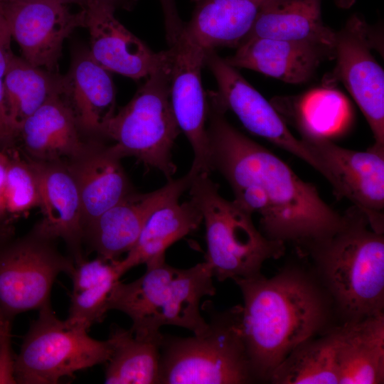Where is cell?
Here are the masks:
<instances>
[{
  "mask_svg": "<svg viewBox=\"0 0 384 384\" xmlns=\"http://www.w3.org/2000/svg\"><path fill=\"white\" fill-rule=\"evenodd\" d=\"M63 76L36 67L11 53L4 80V103L11 143L21 124L62 92Z\"/></svg>",
  "mask_w": 384,
  "mask_h": 384,
  "instance_id": "cell-26",
  "label": "cell"
},
{
  "mask_svg": "<svg viewBox=\"0 0 384 384\" xmlns=\"http://www.w3.org/2000/svg\"><path fill=\"white\" fill-rule=\"evenodd\" d=\"M336 326L295 347L272 373L274 384H338Z\"/></svg>",
  "mask_w": 384,
  "mask_h": 384,
  "instance_id": "cell-29",
  "label": "cell"
},
{
  "mask_svg": "<svg viewBox=\"0 0 384 384\" xmlns=\"http://www.w3.org/2000/svg\"><path fill=\"white\" fill-rule=\"evenodd\" d=\"M115 8L117 0H103ZM164 14V26L168 31H174L180 27L182 21L178 15L175 0H159Z\"/></svg>",
  "mask_w": 384,
  "mask_h": 384,
  "instance_id": "cell-36",
  "label": "cell"
},
{
  "mask_svg": "<svg viewBox=\"0 0 384 384\" xmlns=\"http://www.w3.org/2000/svg\"><path fill=\"white\" fill-rule=\"evenodd\" d=\"M233 281L242 295L239 326L256 381H269L295 347L333 327L331 300L318 278L301 267Z\"/></svg>",
  "mask_w": 384,
  "mask_h": 384,
  "instance_id": "cell-2",
  "label": "cell"
},
{
  "mask_svg": "<svg viewBox=\"0 0 384 384\" xmlns=\"http://www.w3.org/2000/svg\"><path fill=\"white\" fill-rule=\"evenodd\" d=\"M226 111L208 97L206 129L212 171L228 182L235 202L260 215L265 236L308 255L341 228L343 214L323 200L313 183L231 125Z\"/></svg>",
  "mask_w": 384,
  "mask_h": 384,
  "instance_id": "cell-1",
  "label": "cell"
},
{
  "mask_svg": "<svg viewBox=\"0 0 384 384\" xmlns=\"http://www.w3.org/2000/svg\"><path fill=\"white\" fill-rule=\"evenodd\" d=\"M196 176L189 171L156 191L129 193L86 228L85 243L97 257L108 261L118 260L133 247L151 215L160 207L178 201Z\"/></svg>",
  "mask_w": 384,
  "mask_h": 384,
  "instance_id": "cell-14",
  "label": "cell"
},
{
  "mask_svg": "<svg viewBox=\"0 0 384 384\" xmlns=\"http://www.w3.org/2000/svg\"><path fill=\"white\" fill-rule=\"evenodd\" d=\"M14 236V230H5L0 228V242Z\"/></svg>",
  "mask_w": 384,
  "mask_h": 384,
  "instance_id": "cell-39",
  "label": "cell"
},
{
  "mask_svg": "<svg viewBox=\"0 0 384 384\" xmlns=\"http://www.w3.org/2000/svg\"><path fill=\"white\" fill-rule=\"evenodd\" d=\"M82 134L73 111L58 94L21 124L14 140L20 141L19 150L31 159L66 161L82 149L86 140Z\"/></svg>",
  "mask_w": 384,
  "mask_h": 384,
  "instance_id": "cell-21",
  "label": "cell"
},
{
  "mask_svg": "<svg viewBox=\"0 0 384 384\" xmlns=\"http://www.w3.org/2000/svg\"><path fill=\"white\" fill-rule=\"evenodd\" d=\"M338 384L384 383V313L336 326Z\"/></svg>",
  "mask_w": 384,
  "mask_h": 384,
  "instance_id": "cell-23",
  "label": "cell"
},
{
  "mask_svg": "<svg viewBox=\"0 0 384 384\" xmlns=\"http://www.w3.org/2000/svg\"><path fill=\"white\" fill-rule=\"evenodd\" d=\"M11 36L31 65L58 73L64 40L85 26V11H70L67 4L53 0H0Z\"/></svg>",
  "mask_w": 384,
  "mask_h": 384,
  "instance_id": "cell-13",
  "label": "cell"
},
{
  "mask_svg": "<svg viewBox=\"0 0 384 384\" xmlns=\"http://www.w3.org/2000/svg\"><path fill=\"white\" fill-rule=\"evenodd\" d=\"M117 260L108 261L100 257L92 260L75 263L69 276L73 282V292H78L110 279L119 280L122 274Z\"/></svg>",
  "mask_w": 384,
  "mask_h": 384,
  "instance_id": "cell-32",
  "label": "cell"
},
{
  "mask_svg": "<svg viewBox=\"0 0 384 384\" xmlns=\"http://www.w3.org/2000/svg\"><path fill=\"white\" fill-rule=\"evenodd\" d=\"M279 105L278 112L290 117L300 134L332 140L344 134L353 121L346 97L331 87H316L294 99L280 101Z\"/></svg>",
  "mask_w": 384,
  "mask_h": 384,
  "instance_id": "cell-28",
  "label": "cell"
},
{
  "mask_svg": "<svg viewBox=\"0 0 384 384\" xmlns=\"http://www.w3.org/2000/svg\"><path fill=\"white\" fill-rule=\"evenodd\" d=\"M188 190L205 223V261L219 282L260 276L264 262L284 255L286 245L265 236L255 227L252 214L222 197L208 174H197Z\"/></svg>",
  "mask_w": 384,
  "mask_h": 384,
  "instance_id": "cell-5",
  "label": "cell"
},
{
  "mask_svg": "<svg viewBox=\"0 0 384 384\" xmlns=\"http://www.w3.org/2000/svg\"><path fill=\"white\" fill-rule=\"evenodd\" d=\"M11 36L0 6V145L11 140L9 121L4 103V80L9 58Z\"/></svg>",
  "mask_w": 384,
  "mask_h": 384,
  "instance_id": "cell-33",
  "label": "cell"
},
{
  "mask_svg": "<svg viewBox=\"0 0 384 384\" xmlns=\"http://www.w3.org/2000/svg\"><path fill=\"white\" fill-rule=\"evenodd\" d=\"M169 60L146 78L131 100L109 121L105 138L122 157L133 156L161 171L169 180L176 171L171 149L181 129L171 102Z\"/></svg>",
  "mask_w": 384,
  "mask_h": 384,
  "instance_id": "cell-7",
  "label": "cell"
},
{
  "mask_svg": "<svg viewBox=\"0 0 384 384\" xmlns=\"http://www.w3.org/2000/svg\"><path fill=\"white\" fill-rule=\"evenodd\" d=\"M201 210L190 199L166 204L155 210L146 222L136 243L117 266L122 275L141 264L146 266L165 261V252L175 242L198 228Z\"/></svg>",
  "mask_w": 384,
  "mask_h": 384,
  "instance_id": "cell-25",
  "label": "cell"
},
{
  "mask_svg": "<svg viewBox=\"0 0 384 384\" xmlns=\"http://www.w3.org/2000/svg\"><path fill=\"white\" fill-rule=\"evenodd\" d=\"M55 242L33 228L0 242V310L7 319L50 305L56 277L70 274L75 263Z\"/></svg>",
  "mask_w": 384,
  "mask_h": 384,
  "instance_id": "cell-9",
  "label": "cell"
},
{
  "mask_svg": "<svg viewBox=\"0 0 384 384\" xmlns=\"http://www.w3.org/2000/svg\"><path fill=\"white\" fill-rule=\"evenodd\" d=\"M9 164V154L6 147L0 149V228L14 229L10 222L5 199L6 176Z\"/></svg>",
  "mask_w": 384,
  "mask_h": 384,
  "instance_id": "cell-35",
  "label": "cell"
},
{
  "mask_svg": "<svg viewBox=\"0 0 384 384\" xmlns=\"http://www.w3.org/2000/svg\"><path fill=\"white\" fill-rule=\"evenodd\" d=\"M27 158L38 178L42 213L41 220L33 228L52 240H63L70 257L78 263L84 260L82 206L77 184L66 161Z\"/></svg>",
  "mask_w": 384,
  "mask_h": 384,
  "instance_id": "cell-17",
  "label": "cell"
},
{
  "mask_svg": "<svg viewBox=\"0 0 384 384\" xmlns=\"http://www.w3.org/2000/svg\"><path fill=\"white\" fill-rule=\"evenodd\" d=\"M334 49L306 42L267 38H247L233 55L224 58L234 68H247L289 84L309 81Z\"/></svg>",
  "mask_w": 384,
  "mask_h": 384,
  "instance_id": "cell-19",
  "label": "cell"
},
{
  "mask_svg": "<svg viewBox=\"0 0 384 384\" xmlns=\"http://www.w3.org/2000/svg\"><path fill=\"white\" fill-rule=\"evenodd\" d=\"M370 27L351 16L336 31L334 78L341 80L364 115L373 135L370 148L384 152V71L371 49Z\"/></svg>",
  "mask_w": 384,
  "mask_h": 384,
  "instance_id": "cell-11",
  "label": "cell"
},
{
  "mask_svg": "<svg viewBox=\"0 0 384 384\" xmlns=\"http://www.w3.org/2000/svg\"><path fill=\"white\" fill-rule=\"evenodd\" d=\"M85 26L90 34L91 57L107 70L139 80L166 63L172 48L153 51L114 16V7L103 0H85Z\"/></svg>",
  "mask_w": 384,
  "mask_h": 384,
  "instance_id": "cell-15",
  "label": "cell"
},
{
  "mask_svg": "<svg viewBox=\"0 0 384 384\" xmlns=\"http://www.w3.org/2000/svg\"><path fill=\"white\" fill-rule=\"evenodd\" d=\"M106 140L90 138L78 155L66 160L80 197L84 234L102 213L134 191L122 158Z\"/></svg>",
  "mask_w": 384,
  "mask_h": 384,
  "instance_id": "cell-18",
  "label": "cell"
},
{
  "mask_svg": "<svg viewBox=\"0 0 384 384\" xmlns=\"http://www.w3.org/2000/svg\"><path fill=\"white\" fill-rule=\"evenodd\" d=\"M321 4V0H265L245 39L306 42L334 50L336 31L324 24Z\"/></svg>",
  "mask_w": 384,
  "mask_h": 384,
  "instance_id": "cell-24",
  "label": "cell"
},
{
  "mask_svg": "<svg viewBox=\"0 0 384 384\" xmlns=\"http://www.w3.org/2000/svg\"><path fill=\"white\" fill-rule=\"evenodd\" d=\"M38 311L15 356L16 383L55 384L77 371L107 363L111 355L108 340L92 338L87 329L58 319L50 304Z\"/></svg>",
  "mask_w": 384,
  "mask_h": 384,
  "instance_id": "cell-8",
  "label": "cell"
},
{
  "mask_svg": "<svg viewBox=\"0 0 384 384\" xmlns=\"http://www.w3.org/2000/svg\"><path fill=\"white\" fill-rule=\"evenodd\" d=\"M60 95L82 134L105 139V129L115 114L116 90L110 72L98 64L89 51L80 52L73 58L63 76Z\"/></svg>",
  "mask_w": 384,
  "mask_h": 384,
  "instance_id": "cell-20",
  "label": "cell"
},
{
  "mask_svg": "<svg viewBox=\"0 0 384 384\" xmlns=\"http://www.w3.org/2000/svg\"><path fill=\"white\" fill-rule=\"evenodd\" d=\"M205 65L212 72L218 85L213 92L217 101L233 111L251 133L303 160L322 175L330 176L322 161L287 127L284 118L236 70L220 57L215 50L206 52Z\"/></svg>",
  "mask_w": 384,
  "mask_h": 384,
  "instance_id": "cell-10",
  "label": "cell"
},
{
  "mask_svg": "<svg viewBox=\"0 0 384 384\" xmlns=\"http://www.w3.org/2000/svg\"><path fill=\"white\" fill-rule=\"evenodd\" d=\"M9 154L6 176L5 199L10 218L39 208L41 203L38 178L35 170L18 148L4 146Z\"/></svg>",
  "mask_w": 384,
  "mask_h": 384,
  "instance_id": "cell-30",
  "label": "cell"
},
{
  "mask_svg": "<svg viewBox=\"0 0 384 384\" xmlns=\"http://www.w3.org/2000/svg\"><path fill=\"white\" fill-rule=\"evenodd\" d=\"M213 277L206 261L188 269L162 261L146 266L144 274L131 282L117 281L109 294L107 308L129 316L130 329L137 335L159 336L160 328L166 325L200 334L208 326L200 303L204 297L215 294Z\"/></svg>",
  "mask_w": 384,
  "mask_h": 384,
  "instance_id": "cell-4",
  "label": "cell"
},
{
  "mask_svg": "<svg viewBox=\"0 0 384 384\" xmlns=\"http://www.w3.org/2000/svg\"><path fill=\"white\" fill-rule=\"evenodd\" d=\"M301 137L329 171L336 197L349 200L366 215L373 230L384 233V152L348 149L309 134Z\"/></svg>",
  "mask_w": 384,
  "mask_h": 384,
  "instance_id": "cell-12",
  "label": "cell"
},
{
  "mask_svg": "<svg viewBox=\"0 0 384 384\" xmlns=\"http://www.w3.org/2000/svg\"><path fill=\"white\" fill-rule=\"evenodd\" d=\"M119 280L110 279L85 290L72 292L67 320L88 329L101 322L108 311L107 302L114 284Z\"/></svg>",
  "mask_w": 384,
  "mask_h": 384,
  "instance_id": "cell-31",
  "label": "cell"
},
{
  "mask_svg": "<svg viewBox=\"0 0 384 384\" xmlns=\"http://www.w3.org/2000/svg\"><path fill=\"white\" fill-rule=\"evenodd\" d=\"M163 336L137 335L130 329L112 326L107 339L111 355L107 361L105 383H159Z\"/></svg>",
  "mask_w": 384,
  "mask_h": 384,
  "instance_id": "cell-27",
  "label": "cell"
},
{
  "mask_svg": "<svg viewBox=\"0 0 384 384\" xmlns=\"http://www.w3.org/2000/svg\"><path fill=\"white\" fill-rule=\"evenodd\" d=\"M53 1H60V2H62V3H65V4H68V3H80L81 4H83V2L85 1V0H53Z\"/></svg>",
  "mask_w": 384,
  "mask_h": 384,
  "instance_id": "cell-40",
  "label": "cell"
},
{
  "mask_svg": "<svg viewBox=\"0 0 384 384\" xmlns=\"http://www.w3.org/2000/svg\"><path fill=\"white\" fill-rule=\"evenodd\" d=\"M171 102L178 125L194 154L189 171L210 175L212 171L207 136V98L201 84L206 52L181 34L171 46Z\"/></svg>",
  "mask_w": 384,
  "mask_h": 384,
  "instance_id": "cell-16",
  "label": "cell"
},
{
  "mask_svg": "<svg viewBox=\"0 0 384 384\" xmlns=\"http://www.w3.org/2000/svg\"><path fill=\"white\" fill-rule=\"evenodd\" d=\"M207 328L189 337L163 336L159 383L245 384L256 381L239 326L238 306L207 303Z\"/></svg>",
  "mask_w": 384,
  "mask_h": 384,
  "instance_id": "cell-6",
  "label": "cell"
},
{
  "mask_svg": "<svg viewBox=\"0 0 384 384\" xmlns=\"http://www.w3.org/2000/svg\"><path fill=\"white\" fill-rule=\"evenodd\" d=\"M265 0H194L181 33L205 52L235 48L250 32Z\"/></svg>",
  "mask_w": 384,
  "mask_h": 384,
  "instance_id": "cell-22",
  "label": "cell"
},
{
  "mask_svg": "<svg viewBox=\"0 0 384 384\" xmlns=\"http://www.w3.org/2000/svg\"><path fill=\"white\" fill-rule=\"evenodd\" d=\"M343 215L341 228L308 255L345 324L384 313V233L373 230L355 206Z\"/></svg>",
  "mask_w": 384,
  "mask_h": 384,
  "instance_id": "cell-3",
  "label": "cell"
},
{
  "mask_svg": "<svg viewBox=\"0 0 384 384\" xmlns=\"http://www.w3.org/2000/svg\"><path fill=\"white\" fill-rule=\"evenodd\" d=\"M9 325H12V321L7 319L0 310V336Z\"/></svg>",
  "mask_w": 384,
  "mask_h": 384,
  "instance_id": "cell-37",
  "label": "cell"
},
{
  "mask_svg": "<svg viewBox=\"0 0 384 384\" xmlns=\"http://www.w3.org/2000/svg\"><path fill=\"white\" fill-rule=\"evenodd\" d=\"M336 4L341 9H348L353 5L356 0H334Z\"/></svg>",
  "mask_w": 384,
  "mask_h": 384,
  "instance_id": "cell-38",
  "label": "cell"
},
{
  "mask_svg": "<svg viewBox=\"0 0 384 384\" xmlns=\"http://www.w3.org/2000/svg\"><path fill=\"white\" fill-rule=\"evenodd\" d=\"M11 325L0 336V383H16L14 376L15 356L11 342Z\"/></svg>",
  "mask_w": 384,
  "mask_h": 384,
  "instance_id": "cell-34",
  "label": "cell"
}]
</instances>
